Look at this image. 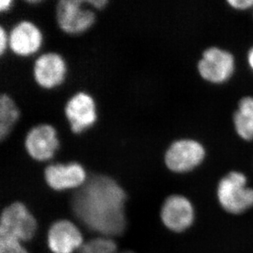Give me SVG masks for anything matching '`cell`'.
<instances>
[{
    "mask_svg": "<svg viewBox=\"0 0 253 253\" xmlns=\"http://www.w3.org/2000/svg\"><path fill=\"white\" fill-rule=\"evenodd\" d=\"M127 194L112 177L95 174L77 189L72 197V212L98 236H121L126 229Z\"/></svg>",
    "mask_w": 253,
    "mask_h": 253,
    "instance_id": "cell-1",
    "label": "cell"
},
{
    "mask_svg": "<svg viewBox=\"0 0 253 253\" xmlns=\"http://www.w3.org/2000/svg\"><path fill=\"white\" fill-rule=\"evenodd\" d=\"M38 230L36 216L25 203L12 202L2 209L0 216V237L23 244L31 241Z\"/></svg>",
    "mask_w": 253,
    "mask_h": 253,
    "instance_id": "cell-2",
    "label": "cell"
},
{
    "mask_svg": "<svg viewBox=\"0 0 253 253\" xmlns=\"http://www.w3.org/2000/svg\"><path fill=\"white\" fill-rule=\"evenodd\" d=\"M220 205L229 212L239 214L253 207V189L247 186L241 172L231 171L223 177L217 189Z\"/></svg>",
    "mask_w": 253,
    "mask_h": 253,
    "instance_id": "cell-3",
    "label": "cell"
},
{
    "mask_svg": "<svg viewBox=\"0 0 253 253\" xmlns=\"http://www.w3.org/2000/svg\"><path fill=\"white\" fill-rule=\"evenodd\" d=\"M205 155V148L198 141L178 139L168 147L164 161L169 170L174 173H185L200 165Z\"/></svg>",
    "mask_w": 253,
    "mask_h": 253,
    "instance_id": "cell-4",
    "label": "cell"
},
{
    "mask_svg": "<svg viewBox=\"0 0 253 253\" xmlns=\"http://www.w3.org/2000/svg\"><path fill=\"white\" fill-rule=\"evenodd\" d=\"M84 0H59L55 7L57 25L66 33L79 34L95 22V12L84 7Z\"/></svg>",
    "mask_w": 253,
    "mask_h": 253,
    "instance_id": "cell-5",
    "label": "cell"
},
{
    "mask_svg": "<svg viewBox=\"0 0 253 253\" xmlns=\"http://www.w3.org/2000/svg\"><path fill=\"white\" fill-rule=\"evenodd\" d=\"M234 56L217 47L206 49L198 64L201 77L213 84H220L228 81L234 73Z\"/></svg>",
    "mask_w": 253,
    "mask_h": 253,
    "instance_id": "cell-6",
    "label": "cell"
},
{
    "mask_svg": "<svg viewBox=\"0 0 253 253\" xmlns=\"http://www.w3.org/2000/svg\"><path fill=\"white\" fill-rule=\"evenodd\" d=\"M84 243L82 230L72 220L59 219L48 228L47 246L52 253H78Z\"/></svg>",
    "mask_w": 253,
    "mask_h": 253,
    "instance_id": "cell-7",
    "label": "cell"
},
{
    "mask_svg": "<svg viewBox=\"0 0 253 253\" xmlns=\"http://www.w3.org/2000/svg\"><path fill=\"white\" fill-rule=\"evenodd\" d=\"M43 178L47 185L57 192L77 190L88 179L85 169L77 163L49 164L43 169Z\"/></svg>",
    "mask_w": 253,
    "mask_h": 253,
    "instance_id": "cell-8",
    "label": "cell"
},
{
    "mask_svg": "<svg viewBox=\"0 0 253 253\" xmlns=\"http://www.w3.org/2000/svg\"><path fill=\"white\" fill-rule=\"evenodd\" d=\"M64 113L71 130L76 134L90 127L98 117L93 98L83 91L75 93L67 101Z\"/></svg>",
    "mask_w": 253,
    "mask_h": 253,
    "instance_id": "cell-9",
    "label": "cell"
},
{
    "mask_svg": "<svg viewBox=\"0 0 253 253\" xmlns=\"http://www.w3.org/2000/svg\"><path fill=\"white\" fill-rule=\"evenodd\" d=\"M160 217L163 225L170 231L183 232L194 222V208L185 197L170 195L162 206Z\"/></svg>",
    "mask_w": 253,
    "mask_h": 253,
    "instance_id": "cell-10",
    "label": "cell"
},
{
    "mask_svg": "<svg viewBox=\"0 0 253 253\" xmlns=\"http://www.w3.org/2000/svg\"><path fill=\"white\" fill-rule=\"evenodd\" d=\"M24 146L34 160L43 162L50 159L59 146L56 129L48 124L32 127L25 137Z\"/></svg>",
    "mask_w": 253,
    "mask_h": 253,
    "instance_id": "cell-11",
    "label": "cell"
},
{
    "mask_svg": "<svg viewBox=\"0 0 253 253\" xmlns=\"http://www.w3.org/2000/svg\"><path fill=\"white\" fill-rule=\"evenodd\" d=\"M66 71V63L62 56L53 52L42 53L34 62V79L44 88L59 85L64 80Z\"/></svg>",
    "mask_w": 253,
    "mask_h": 253,
    "instance_id": "cell-12",
    "label": "cell"
},
{
    "mask_svg": "<svg viewBox=\"0 0 253 253\" xmlns=\"http://www.w3.org/2000/svg\"><path fill=\"white\" fill-rule=\"evenodd\" d=\"M7 38V45L12 53L18 56H28L36 53L43 40L41 30L27 20L14 25L10 30Z\"/></svg>",
    "mask_w": 253,
    "mask_h": 253,
    "instance_id": "cell-13",
    "label": "cell"
},
{
    "mask_svg": "<svg viewBox=\"0 0 253 253\" xmlns=\"http://www.w3.org/2000/svg\"><path fill=\"white\" fill-rule=\"evenodd\" d=\"M233 122L237 134L246 141L253 139V97L246 96L239 102Z\"/></svg>",
    "mask_w": 253,
    "mask_h": 253,
    "instance_id": "cell-14",
    "label": "cell"
},
{
    "mask_svg": "<svg viewBox=\"0 0 253 253\" xmlns=\"http://www.w3.org/2000/svg\"><path fill=\"white\" fill-rule=\"evenodd\" d=\"M20 111L7 93L0 95V139L3 140L19 118Z\"/></svg>",
    "mask_w": 253,
    "mask_h": 253,
    "instance_id": "cell-15",
    "label": "cell"
},
{
    "mask_svg": "<svg viewBox=\"0 0 253 253\" xmlns=\"http://www.w3.org/2000/svg\"><path fill=\"white\" fill-rule=\"evenodd\" d=\"M117 244L113 238L98 236L86 241L77 253H118Z\"/></svg>",
    "mask_w": 253,
    "mask_h": 253,
    "instance_id": "cell-16",
    "label": "cell"
},
{
    "mask_svg": "<svg viewBox=\"0 0 253 253\" xmlns=\"http://www.w3.org/2000/svg\"><path fill=\"white\" fill-rule=\"evenodd\" d=\"M0 253H30L22 242L0 237Z\"/></svg>",
    "mask_w": 253,
    "mask_h": 253,
    "instance_id": "cell-17",
    "label": "cell"
},
{
    "mask_svg": "<svg viewBox=\"0 0 253 253\" xmlns=\"http://www.w3.org/2000/svg\"><path fill=\"white\" fill-rule=\"evenodd\" d=\"M227 3L237 10H247L253 7V0H228Z\"/></svg>",
    "mask_w": 253,
    "mask_h": 253,
    "instance_id": "cell-18",
    "label": "cell"
},
{
    "mask_svg": "<svg viewBox=\"0 0 253 253\" xmlns=\"http://www.w3.org/2000/svg\"><path fill=\"white\" fill-rule=\"evenodd\" d=\"M7 43H8V38H7V33L2 26H0V54L1 55L4 53Z\"/></svg>",
    "mask_w": 253,
    "mask_h": 253,
    "instance_id": "cell-19",
    "label": "cell"
},
{
    "mask_svg": "<svg viewBox=\"0 0 253 253\" xmlns=\"http://www.w3.org/2000/svg\"><path fill=\"white\" fill-rule=\"evenodd\" d=\"M86 2L88 3L89 7H93L96 9H102L108 4V0H86Z\"/></svg>",
    "mask_w": 253,
    "mask_h": 253,
    "instance_id": "cell-20",
    "label": "cell"
},
{
    "mask_svg": "<svg viewBox=\"0 0 253 253\" xmlns=\"http://www.w3.org/2000/svg\"><path fill=\"white\" fill-rule=\"evenodd\" d=\"M12 3H13V2L12 0H0V10L2 12L7 11L11 7Z\"/></svg>",
    "mask_w": 253,
    "mask_h": 253,
    "instance_id": "cell-21",
    "label": "cell"
},
{
    "mask_svg": "<svg viewBox=\"0 0 253 253\" xmlns=\"http://www.w3.org/2000/svg\"><path fill=\"white\" fill-rule=\"evenodd\" d=\"M248 60H249V66L253 70V48H252L251 50L249 51Z\"/></svg>",
    "mask_w": 253,
    "mask_h": 253,
    "instance_id": "cell-22",
    "label": "cell"
},
{
    "mask_svg": "<svg viewBox=\"0 0 253 253\" xmlns=\"http://www.w3.org/2000/svg\"><path fill=\"white\" fill-rule=\"evenodd\" d=\"M134 253V251H131V250H126V251L121 252V253Z\"/></svg>",
    "mask_w": 253,
    "mask_h": 253,
    "instance_id": "cell-23",
    "label": "cell"
}]
</instances>
